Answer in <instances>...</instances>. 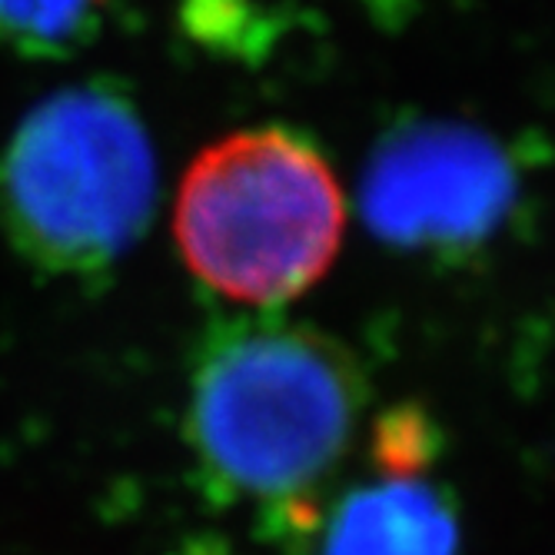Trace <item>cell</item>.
<instances>
[{
	"label": "cell",
	"mask_w": 555,
	"mask_h": 555,
	"mask_svg": "<svg viewBox=\"0 0 555 555\" xmlns=\"http://www.w3.org/2000/svg\"><path fill=\"white\" fill-rule=\"evenodd\" d=\"M370 402L357 357L280 317L214 323L186 386V442L199 479L263 526L323 495L360 439Z\"/></svg>",
	"instance_id": "6da1fadb"
},
{
	"label": "cell",
	"mask_w": 555,
	"mask_h": 555,
	"mask_svg": "<svg viewBox=\"0 0 555 555\" xmlns=\"http://www.w3.org/2000/svg\"><path fill=\"white\" fill-rule=\"evenodd\" d=\"M157 204L154 143L111 83L43 96L0 157V223L34 267L93 276L120 263Z\"/></svg>",
	"instance_id": "7a4b0ae2"
},
{
	"label": "cell",
	"mask_w": 555,
	"mask_h": 555,
	"mask_svg": "<svg viewBox=\"0 0 555 555\" xmlns=\"http://www.w3.org/2000/svg\"><path fill=\"white\" fill-rule=\"evenodd\" d=\"M346 199L320 150L293 130H240L180 180L173 240L186 270L243 307H280L339 254Z\"/></svg>",
	"instance_id": "3957f363"
},
{
	"label": "cell",
	"mask_w": 555,
	"mask_h": 555,
	"mask_svg": "<svg viewBox=\"0 0 555 555\" xmlns=\"http://www.w3.org/2000/svg\"><path fill=\"white\" fill-rule=\"evenodd\" d=\"M439 446L423 410L383 413L360 476L270 522L280 555H466L460 502L436 476Z\"/></svg>",
	"instance_id": "277c9868"
},
{
	"label": "cell",
	"mask_w": 555,
	"mask_h": 555,
	"mask_svg": "<svg viewBox=\"0 0 555 555\" xmlns=\"http://www.w3.org/2000/svg\"><path fill=\"white\" fill-rule=\"evenodd\" d=\"M516 196V170L492 137L456 124L392 130L363 177V214L389 243L463 249L482 243Z\"/></svg>",
	"instance_id": "5b68a950"
},
{
	"label": "cell",
	"mask_w": 555,
	"mask_h": 555,
	"mask_svg": "<svg viewBox=\"0 0 555 555\" xmlns=\"http://www.w3.org/2000/svg\"><path fill=\"white\" fill-rule=\"evenodd\" d=\"M111 21V0H0V47L24 57H70Z\"/></svg>",
	"instance_id": "8992f818"
}]
</instances>
